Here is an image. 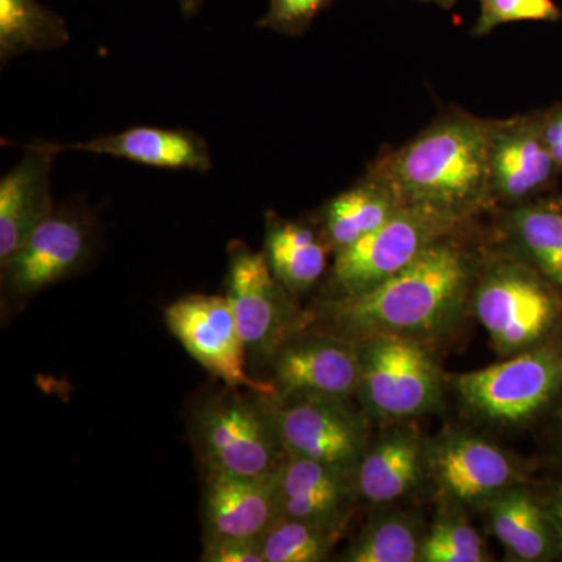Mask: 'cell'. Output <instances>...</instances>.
I'll use <instances>...</instances> for the list:
<instances>
[{"label":"cell","mask_w":562,"mask_h":562,"mask_svg":"<svg viewBox=\"0 0 562 562\" xmlns=\"http://www.w3.org/2000/svg\"><path fill=\"white\" fill-rule=\"evenodd\" d=\"M538 431L542 438L543 465L562 469V398Z\"/></svg>","instance_id":"31"},{"label":"cell","mask_w":562,"mask_h":562,"mask_svg":"<svg viewBox=\"0 0 562 562\" xmlns=\"http://www.w3.org/2000/svg\"><path fill=\"white\" fill-rule=\"evenodd\" d=\"M472 222L430 206H402L379 231L333 255L319 299L351 297L380 286L431 244Z\"/></svg>","instance_id":"7"},{"label":"cell","mask_w":562,"mask_h":562,"mask_svg":"<svg viewBox=\"0 0 562 562\" xmlns=\"http://www.w3.org/2000/svg\"><path fill=\"white\" fill-rule=\"evenodd\" d=\"M380 427L355 471L358 502L372 509L398 505L428 484V439L416 422H391Z\"/></svg>","instance_id":"15"},{"label":"cell","mask_w":562,"mask_h":562,"mask_svg":"<svg viewBox=\"0 0 562 562\" xmlns=\"http://www.w3.org/2000/svg\"><path fill=\"white\" fill-rule=\"evenodd\" d=\"M462 514V509L441 503L435 520L428 525L420 562L492 561L483 536Z\"/></svg>","instance_id":"27"},{"label":"cell","mask_w":562,"mask_h":562,"mask_svg":"<svg viewBox=\"0 0 562 562\" xmlns=\"http://www.w3.org/2000/svg\"><path fill=\"white\" fill-rule=\"evenodd\" d=\"M265 251L276 279L301 297L312 292L328 272L331 249L313 217L284 220L266 211Z\"/></svg>","instance_id":"23"},{"label":"cell","mask_w":562,"mask_h":562,"mask_svg":"<svg viewBox=\"0 0 562 562\" xmlns=\"http://www.w3.org/2000/svg\"><path fill=\"white\" fill-rule=\"evenodd\" d=\"M494 211H497L495 239L562 294L561 199L543 195Z\"/></svg>","instance_id":"21"},{"label":"cell","mask_w":562,"mask_h":562,"mask_svg":"<svg viewBox=\"0 0 562 562\" xmlns=\"http://www.w3.org/2000/svg\"><path fill=\"white\" fill-rule=\"evenodd\" d=\"M472 316L502 358L546 342L562 330V294L541 273L490 238L472 294Z\"/></svg>","instance_id":"4"},{"label":"cell","mask_w":562,"mask_h":562,"mask_svg":"<svg viewBox=\"0 0 562 562\" xmlns=\"http://www.w3.org/2000/svg\"><path fill=\"white\" fill-rule=\"evenodd\" d=\"M203 0H179L180 11L183 16L191 18L201 9Z\"/></svg>","instance_id":"34"},{"label":"cell","mask_w":562,"mask_h":562,"mask_svg":"<svg viewBox=\"0 0 562 562\" xmlns=\"http://www.w3.org/2000/svg\"><path fill=\"white\" fill-rule=\"evenodd\" d=\"M227 299L247 357L258 364H271L281 347L312 325V313L302 312L291 294L276 279L265 251L246 243H228Z\"/></svg>","instance_id":"8"},{"label":"cell","mask_w":562,"mask_h":562,"mask_svg":"<svg viewBox=\"0 0 562 562\" xmlns=\"http://www.w3.org/2000/svg\"><path fill=\"white\" fill-rule=\"evenodd\" d=\"M272 395L235 390L214 395L192 417V438L206 471L272 475L286 460Z\"/></svg>","instance_id":"6"},{"label":"cell","mask_w":562,"mask_h":562,"mask_svg":"<svg viewBox=\"0 0 562 562\" xmlns=\"http://www.w3.org/2000/svg\"><path fill=\"white\" fill-rule=\"evenodd\" d=\"M449 384L475 424L538 430L562 398V330L497 364L449 376Z\"/></svg>","instance_id":"3"},{"label":"cell","mask_w":562,"mask_h":562,"mask_svg":"<svg viewBox=\"0 0 562 562\" xmlns=\"http://www.w3.org/2000/svg\"><path fill=\"white\" fill-rule=\"evenodd\" d=\"M543 140L562 176V103L539 111Z\"/></svg>","instance_id":"33"},{"label":"cell","mask_w":562,"mask_h":562,"mask_svg":"<svg viewBox=\"0 0 562 562\" xmlns=\"http://www.w3.org/2000/svg\"><path fill=\"white\" fill-rule=\"evenodd\" d=\"M561 202H562V195H560Z\"/></svg>","instance_id":"36"},{"label":"cell","mask_w":562,"mask_h":562,"mask_svg":"<svg viewBox=\"0 0 562 562\" xmlns=\"http://www.w3.org/2000/svg\"><path fill=\"white\" fill-rule=\"evenodd\" d=\"M361 373L357 401L372 424L414 420L442 408L449 376L435 349L397 335L358 341Z\"/></svg>","instance_id":"5"},{"label":"cell","mask_w":562,"mask_h":562,"mask_svg":"<svg viewBox=\"0 0 562 562\" xmlns=\"http://www.w3.org/2000/svg\"><path fill=\"white\" fill-rule=\"evenodd\" d=\"M491 120L461 109L439 114L408 143L372 162L403 205L430 206L472 221L492 210L487 176Z\"/></svg>","instance_id":"2"},{"label":"cell","mask_w":562,"mask_h":562,"mask_svg":"<svg viewBox=\"0 0 562 562\" xmlns=\"http://www.w3.org/2000/svg\"><path fill=\"white\" fill-rule=\"evenodd\" d=\"M487 176L491 211L535 201L553 190L561 173L543 140L539 111L491 120Z\"/></svg>","instance_id":"13"},{"label":"cell","mask_w":562,"mask_h":562,"mask_svg":"<svg viewBox=\"0 0 562 562\" xmlns=\"http://www.w3.org/2000/svg\"><path fill=\"white\" fill-rule=\"evenodd\" d=\"M165 321L188 353L225 386L277 394L276 384L247 372L246 344L227 295H184L166 306Z\"/></svg>","instance_id":"12"},{"label":"cell","mask_w":562,"mask_h":562,"mask_svg":"<svg viewBox=\"0 0 562 562\" xmlns=\"http://www.w3.org/2000/svg\"><path fill=\"white\" fill-rule=\"evenodd\" d=\"M480 14L473 36H486L509 22H558L562 10L554 0H479Z\"/></svg>","instance_id":"28"},{"label":"cell","mask_w":562,"mask_h":562,"mask_svg":"<svg viewBox=\"0 0 562 562\" xmlns=\"http://www.w3.org/2000/svg\"><path fill=\"white\" fill-rule=\"evenodd\" d=\"M20 162L0 180V265L54 213L50 173L60 154L54 143H31Z\"/></svg>","instance_id":"16"},{"label":"cell","mask_w":562,"mask_h":562,"mask_svg":"<svg viewBox=\"0 0 562 562\" xmlns=\"http://www.w3.org/2000/svg\"><path fill=\"white\" fill-rule=\"evenodd\" d=\"M428 525L420 514L397 505L373 508L372 516L344 552L346 562H420Z\"/></svg>","instance_id":"24"},{"label":"cell","mask_w":562,"mask_h":562,"mask_svg":"<svg viewBox=\"0 0 562 562\" xmlns=\"http://www.w3.org/2000/svg\"><path fill=\"white\" fill-rule=\"evenodd\" d=\"M420 2L435 3V5L441 7L443 10H450L457 5L458 0H420Z\"/></svg>","instance_id":"35"},{"label":"cell","mask_w":562,"mask_h":562,"mask_svg":"<svg viewBox=\"0 0 562 562\" xmlns=\"http://www.w3.org/2000/svg\"><path fill=\"white\" fill-rule=\"evenodd\" d=\"M277 392L355 398L360 386L358 342L335 333L306 328L290 339L272 362Z\"/></svg>","instance_id":"14"},{"label":"cell","mask_w":562,"mask_h":562,"mask_svg":"<svg viewBox=\"0 0 562 562\" xmlns=\"http://www.w3.org/2000/svg\"><path fill=\"white\" fill-rule=\"evenodd\" d=\"M353 401L303 392L273 394V419L284 452L335 465L355 476L371 443L372 422Z\"/></svg>","instance_id":"10"},{"label":"cell","mask_w":562,"mask_h":562,"mask_svg":"<svg viewBox=\"0 0 562 562\" xmlns=\"http://www.w3.org/2000/svg\"><path fill=\"white\" fill-rule=\"evenodd\" d=\"M347 525L280 516L262 536L266 562H322L341 541Z\"/></svg>","instance_id":"26"},{"label":"cell","mask_w":562,"mask_h":562,"mask_svg":"<svg viewBox=\"0 0 562 562\" xmlns=\"http://www.w3.org/2000/svg\"><path fill=\"white\" fill-rule=\"evenodd\" d=\"M58 151L74 150L109 155L171 171L209 172L213 166L210 147L198 133L183 128L131 127L76 144L54 143Z\"/></svg>","instance_id":"20"},{"label":"cell","mask_w":562,"mask_h":562,"mask_svg":"<svg viewBox=\"0 0 562 562\" xmlns=\"http://www.w3.org/2000/svg\"><path fill=\"white\" fill-rule=\"evenodd\" d=\"M402 206L390 181L371 165L360 180L325 202L312 217L335 255L379 231Z\"/></svg>","instance_id":"22"},{"label":"cell","mask_w":562,"mask_h":562,"mask_svg":"<svg viewBox=\"0 0 562 562\" xmlns=\"http://www.w3.org/2000/svg\"><path fill=\"white\" fill-rule=\"evenodd\" d=\"M532 484L562 538V469L547 468L546 475Z\"/></svg>","instance_id":"32"},{"label":"cell","mask_w":562,"mask_h":562,"mask_svg":"<svg viewBox=\"0 0 562 562\" xmlns=\"http://www.w3.org/2000/svg\"><path fill=\"white\" fill-rule=\"evenodd\" d=\"M427 469L428 484L439 502L462 512H483L502 492L536 480L528 462L464 428L428 439Z\"/></svg>","instance_id":"9"},{"label":"cell","mask_w":562,"mask_h":562,"mask_svg":"<svg viewBox=\"0 0 562 562\" xmlns=\"http://www.w3.org/2000/svg\"><path fill=\"white\" fill-rule=\"evenodd\" d=\"M333 2L335 0H269L268 13L257 25L281 35L301 36Z\"/></svg>","instance_id":"29"},{"label":"cell","mask_w":562,"mask_h":562,"mask_svg":"<svg viewBox=\"0 0 562 562\" xmlns=\"http://www.w3.org/2000/svg\"><path fill=\"white\" fill-rule=\"evenodd\" d=\"M276 473L250 476L206 471L203 491L205 538H262L280 517Z\"/></svg>","instance_id":"17"},{"label":"cell","mask_w":562,"mask_h":562,"mask_svg":"<svg viewBox=\"0 0 562 562\" xmlns=\"http://www.w3.org/2000/svg\"><path fill=\"white\" fill-rule=\"evenodd\" d=\"M70 41L60 14L36 0H0V61L2 65L29 54L54 50Z\"/></svg>","instance_id":"25"},{"label":"cell","mask_w":562,"mask_h":562,"mask_svg":"<svg viewBox=\"0 0 562 562\" xmlns=\"http://www.w3.org/2000/svg\"><path fill=\"white\" fill-rule=\"evenodd\" d=\"M276 480L280 516L349 525L358 503L351 473L325 462L288 454Z\"/></svg>","instance_id":"18"},{"label":"cell","mask_w":562,"mask_h":562,"mask_svg":"<svg viewBox=\"0 0 562 562\" xmlns=\"http://www.w3.org/2000/svg\"><path fill=\"white\" fill-rule=\"evenodd\" d=\"M532 483L514 486L487 503L482 512L487 528L509 561H562L561 532Z\"/></svg>","instance_id":"19"},{"label":"cell","mask_w":562,"mask_h":562,"mask_svg":"<svg viewBox=\"0 0 562 562\" xmlns=\"http://www.w3.org/2000/svg\"><path fill=\"white\" fill-rule=\"evenodd\" d=\"M490 238L465 225L431 244L413 265L360 295L319 299L312 325L350 341L397 335L435 349L472 314L476 277ZM308 327V328H310Z\"/></svg>","instance_id":"1"},{"label":"cell","mask_w":562,"mask_h":562,"mask_svg":"<svg viewBox=\"0 0 562 562\" xmlns=\"http://www.w3.org/2000/svg\"><path fill=\"white\" fill-rule=\"evenodd\" d=\"M202 561L266 562L262 553V538L209 536L203 542Z\"/></svg>","instance_id":"30"},{"label":"cell","mask_w":562,"mask_h":562,"mask_svg":"<svg viewBox=\"0 0 562 562\" xmlns=\"http://www.w3.org/2000/svg\"><path fill=\"white\" fill-rule=\"evenodd\" d=\"M94 239V221L87 211L74 206L55 209L0 265L3 297L20 305L81 271L91 260Z\"/></svg>","instance_id":"11"}]
</instances>
